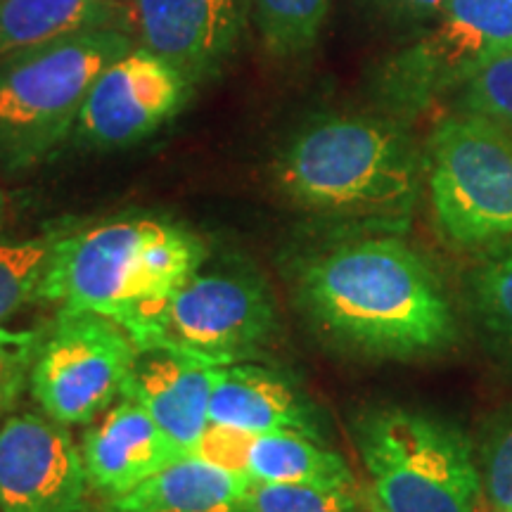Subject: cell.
<instances>
[{"label":"cell","instance_id":"cell-1","mask_svg":"<svg viewBox=\"0 0 512 512\" xmlns=\"http://www.w3.org/2000/svg\"><path fill=\"white\" fill-rule=\"evenodd\" d=\"M290 268L294 306L337 349L415 361L456 347L458 318L430 261L403 233L339 230Z\"/></svg>","mask_w":512,"mask_h":512},{"label":"cell","instance_id":"cell-2","mask_svg":"<svg viewBox=\"0 0 512 512\" xmlns=\"http://www.w3.org/2000/svg\"><path fill=\"white\" fill-rule=\"evenodd\" d=\"M425 176V157L403 119L375 114L313 119L273 162L280 197L339 230L406 233Z\"/></svg>","mask_w":512,"mask_h":512},{"label":"cell","instance_id":"cell-3","mask_svg":"<svg viewBox=\"0 0 512 512\" xmlns=\"http://www.w3.org/2000/svg\"><path fill=\"white\" fill-rule=\"evenodd\" d=\"M207 256L195 230L164 216H119L72 228L53 256L41 304L100 313L133 335Z\"/></svg>","mask_w":512,"mask_h":512},{"label":"cell","instance_id":"cell-4","mask_svg":"<svg viewBox=\"0 0 512 512\" xmlns=\"http://www.w3.org/2000/svg\"><path fill=\"white\" fill-rule=\"evenodd\" d=\"M136 43L91 29L0 57V169L27 174L72 138L93 83Z\"/></svg>","mask_w":512,"mask_h":512},{"label":"cell","instance_id":"cell-5","mask_svg":"<svg viewBox=\"0 0 512 512\" xmlns=\"http://www.w3.org/2000/svg\"><path fill=\"white\" fill-rule=\"evenodd\" d=\"M373 512H477L482 477L458 427L411 411L373 408L356 422Z\"/></svg>","mask_w":512,"mask_h":512},{"label":"cell","instance_id":"cell-6","mask_svg":"<svg viewBox=\"0 0 512 512\" xmlns=\"http://www.w3.org/2000/svg\"><path fill=\"white\" fill-rule=\"evenodd\" d=\"M280 335V313L268 280L245 264L200 268L155 318L133 332L136 347H159L209 366L259 358Z\"/></svg>","mask_w":512,"mask_h":512},{"label":"cell","instance_id":"cell-7","mask_svg":"<svg viewBox=\"0 0 512 512\" xmlns=\"http://www.w3.org/2000/svg\"><path fill=\"white\" fill-rule=\"evenodd\" d=\"M427 185L441 235L463 249L512 238V133L477 114L441 119L427 145Z\"/></svg>","mask_w":512,"mask_h":512},{"label":"cell","instance_id":"cell-8","mask_svg":"<svg viewBox=\"0 0 512 512\" xmlns=\"http://www.w3.org/2000/svg\"><path fill=\"white\" fill-rule=\"evenodd\" d=\"M512 46V0H448L430 27L387 57L375 98L396 119L434 105L477 72L486 57Z\"/></svg>","mask_w":512,"mask_h":512},{"label":"cell","instance_id":"cell-9","mask_svg":"<svg viewBox=\"0 0 512 512\" xmlns=\"http://www.w3.org/2000/svg\"><path fill=\"white\" fill-rule=\"evenodd\" d=\"M136 354V342L117 320L57 311L31 368V399L64 427L91 425L121 399Z\"/></svg>","mask_w":512,"mask_h":512},{"label":"cell","instance_id":"cell-10","mask_svg":"<svg viewBox=\"0 0 512 512\" xmlns=\"http://www.w3.org/2000/svg\"><path fill=\"white\" fill-rule=\"evenodd\" d=\"M195 83L143 46H133L98 76L72 138L93 150H121L150 138L188 105Z\"/></svg>","mask_w":512,"mask_h":512},{"label":"cell","instance_id":"cell-11","mask_svg":"<svg viewBox=\"0 0 512 512\" xmlns=\"http://www.w3.org/2000/svg\"><path fill=\"white\" fill-rule=\"evenodd\" d=\"M81 448L41 411L0 420V512H95Z\"/></svg>","mask_w":512,"mask_h":512},{"label":"cell","instance_id":"cell-12","mask_svg":"<svg viewBox=\"0 0 512 512\" xmlns=\"http://www.w3.org/2000/svg\"><path fill=\"white\" fill-rule=\"evenodd\" d=\"M140 46L200 86L216 79L247 38L249 0H131Z\"/></svg>","mask_w":512,"mask_h":512},{"label":"cell","instance_id":"cell-13","mask_svg":"<svg viewBox=\"0 0 512 512\" xmlns=\"http://www.w3.org/2000/svg\"><path fill=\"white\" fill-rule=\"evenodd\" d=\"M79 448L88 482L102 501L136 489L145 479L188 456L155 418L128 396H121L98 422H91Z\"/></svg>","mask_w":512,"mask_h":512},{"label":"cell","instance_id":"cell-14","mask_svg":"<svg viewBox=\"0 0 512 512\" xmlns=\"http://www.w3.org/2000/svg\"><path fill=\"white\" fill-rule=\"evenodd\" d=\"M219 366L159 347H138L124 394L145 408L176 446L195 453L209 430V406Z\"/></svg>","mask_w":512,"mask_h":512},{"label":"cell","instance_id":"cell-15","mask_svg":"<svg viewBox=\"0 0 512 512\" xmlns=\"http://www.w3.org/2000/svg\"><path fill=\"white\" fill-rule=\"evenodd\" d=\"M209 422L247 434L299 432L318 441L323 432L316 403L302 384L283 370L252 361L219 368Z\"/></svg>","mask_w":512,"mask_h":512},{"label":"cell","instance_id":"cell-16","mask_svg":"<svg viewBox=\"0 0 512 512\" xmlns=\"http://www.w3.org/2000/svg\"><path fill=\"white\" fill-rule=\"evenodd\" d=\"M249 482L200 456H185L136 489L107 498L102 512H245Z\"/></svg>","mask_w":512,"mask_h":512},{"label":"cell","instance_id":"cell-17","mask_svg":"<svg viewBox=\"0 0 512 512\" xmlns=\"http://www.w3.org/2000/svg\"><path fill=\"white\" fill-rule=\"evenodd\" d=\"M121 0H0V57L91 29H126Z\"/></svg>","mask_w":512,"mask_h":512},{"label":"cell","instance_id":"cell-18","mask_svg":"<svg viewBox=\"0 0 512 512\" xmlns=\"http://www.w3.org/2000/svg\"><path fill=\"white\" fill-rule=\"evenodd\" d=\"M245 477L259 484L356 486L347 460L299 432L254 434L247 446Z\"/></svg>","mask_w":512,"mask_h":512},{"label":"cell","instance_id":"cell-19","mask_svg":"<svg viewBox=\"0 0 512 512\" xmlns=\"http://www.w3.org/2000/svg\"><path fill=\"white\" fill-rule=\"evenodd\" d=\"M72 223H53L31 238L0 235V328L27 306L41 302L53 256Z\"/></svg>","mask_w":512,"mask_h":512},{"label":"cell","instance_id":"cell-20","mask_svg":"<svg viewBox=\"0 0 512 512\" xmlns=\"http://www.w3.org/2000/svg\"><path fill=\"white\" fill-rule=\"evenodd\" d=\"M264 48L273 57H299L316 46L332 0H249Z\"/></svg>","mask_w":512,"mask_h":512},{"label":"cell","instance_id":"cell-21","mask_svg":"<svg viewBox=\"0 0 512 512\" xmlns=\"http://www.w3.org/2000/svg\"><path fill=\"white\" fill-rule=\"evenodd\" d=\"M470 294L479 328L512 358V238L489 247L472 273Z\"/></svg>","mask_w":512,"mask_h":512},{"label":"cell","instance_id":"cell-22","mask_svg":"<svg viewBox=\"0 0 512 512\" xmlns=\"http://www.w3.org/2000/svg\"><path fill=\"white\" fill-rule=\"evenodd\" d=\"M245 512H363L356 486L249 482Z\"/></svg>","mask_w":512,"mask_h":512},{"label":"cell","instance_id":"cell-23","mask_svg":"<svg viewBox=\"0 0 512 512\" xmlns=\"http://www.w3.org/2000/svg\"><path fill=\"white\" fill-rule=\"evenodd\" d=\"M456 95L460 112L477 114L512 133V46L486 57Z\"/></svg>","mask_w":512,"mask_h":512},{"label":"cell","instance_id":"cell-24","mask_svg":"<svg viewBox=\"0 0 512 512\" xmlns=\"http://www.w3.org/2000/svg\"><path fill=\"white\" fill-rule=\"evenodd\" d=\"M484 503L491 512H512V408L486 430L477 453Z\"/></svg>","mask_w":512,"mask_h":512},{"label":"cell","instance_id":"cell-25","mask_svg":"<svg viewBox=\"0 0 512 512\" xmlns=\"http://www.w3.org/2000/svg\"><path fill=\"white\" fill-rule=\"evenodd\" d=\"M48 328H0V420L29 389L31 368Z\"/></svg>","mask_w":512,"mask_h":512},{"label":"cell","instance_id":"cell-26","mask_svg":"<svg viewBox=\"0 0 512 512\" xmlns=\"http://www.w3.org/2000/svg\"><path fill=\"white\" fill-rule=\"evenodd\" d=\"M380 3L396 17L425 22V19L437 17L446 8L448 0H380Z\"/></svg>","mask_w":512,"mask_h":512},{"label":"cell","instance_id":"cell-27","mask_svg":"<svg viewBox=\"0 0 512 512\" xmlns=\"http://www.w3.org/2000/svg\"><path fill=\"white\" fill-rule=\"evenodd\" d=\"M5 216H8V200H5V192L0 188V235H3L5 228Z\"/></svg>","mask_w":512,"mask_h":512},{"label":"cell","instance_id":"cell-28","mask_svg":"<svg viewBox=\"0 0 512 512\" xmlns=\"http://www.w3.org/2000/svg\"><path fill=\"white\" fill-rule=\"evenodd\" d=\"M489 512H491V510H489Z\"/></svg>","mask_w":512,"mask_h":512}]
</instances>
